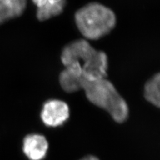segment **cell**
Instances as JSON below:
<instances>
[{
  "label": "cell",
  "mask_w": 160,
  "mask_h": 160,
  "mask_svg": "<svg viewBox=\"0 0 160 160\" xmlns=\"http://www.w3.org/2000/svg\"><path fill=\"white\" fill-rule=\"evenodd\" d=\"M61 59L65 69L79 80H96L107 77L106 53L94 49L86 39L76 40L65 46Z\"/></svg>",
  "instance_id": "6da1fadb"
},
{
  "label": "cell",
  "mask_w": 160,
  "mask_h": 160,
  "mask_svg": "<svg viewBox=\"0 0 160 160\" xmlns=\"http://www.w3.org/2000/svg\"><path fill=\"white\" fill-rule=\"evenodd\" d=\"M79 86L90 102L106 110L115 121L118 123L126 121L129 113L128 104L108 79H82L79 81Z\"/></svg>",
  "instance_id": "7a4b0ae2"
},
{
  "label": "cell",
  "mask_w": 160,
  "mask_h": 160,
  "mask_svg": "<svg viewBox=\"0 0 160 160\" xmlns=\"http://www.w3.org/2000/svg\"><path fill=\"white\" fill-rule=\"evenodd\" d=\"M79 31L88 39L96 40L109 33L116 23V15L111 9L93 2L79 9L75 15Z\"/></svg>",
  "instance_id": "3957f363"
},
{
  "label": "cell",
  "mask_w": 160,
  "mask_h": 160,
  "mask_svg": "<svg viewBox=\"0 0 160 160\" xmlns=\"http://www.w3.org/2000/svg\"><path fill=\"white\" fill-rule=\"evenodd\" d=\"M69 116L68 104L61 100H49L43 105L41 118L44 124L49 127L61 126Z\"/></svg>",
  "instance_id": "277c9868"
},
{
  "label": "cell",
  "mask_w": 160,
  "mask_h": 160,
  "mask_svg": "<svg viewBox=\"0 0 160 160\" xmlns=\"http://www.w3.org/2000/svg\"><path fill=\"white\" fill-rule=\"evenodd\" d=\"M48 149L47 139L41 135H28L23 139V151L30 160H42L46 157Z\"/></svg>",
  "instance_id": "5b68a950"
},
{
  "label": "cell",
  "mask_w": 160,
  "mask_h": 160,
  "mask_svg": "<svg viewBox=\"0 0 160 160\" xmlns=\"http://www.w3.org/2000/svg\"><path fill=\"white\" fill-rule=\"evenodd\" d=\"M37 7V18L40 21H46L59 16L66 6V0H32Z\"/></svg>",
  "instance_id": "8992f818"
},
{
  "label": "cell",
  "mask_w": 160,
  "mask_h": 160,
  "mask_svg": "<svg viewBox=\"0 0 160 160\" xmlns=\"http://www.w3.org/2000/svg\"><path fill=\"white\" fill-rule=\"evenodd\" d=\"M144 96L149 103L159 108L160 106V75L157 73L146 82Z\"/></svg>",
  "instance_id": "52a82bcc"
},
{
  "label": "cell",
  "mask_w": 160,
  "mask_h": 160,
  "mask_svg": "<svg viewBox=\"0 0 160 160\" xmlns=\"http://www.w3.org/2000/svg\"><path fill=\"white\" fill-rule=\"evenodd\" d=\"M13 18L22 16L26 8L28 0H6Z\"/></svg>",
  "instance_id": "ba28073f"
},
{
  "label": "cell",
  "mask_w": 160,
  "mask_h": 160,
  "mask_svg": "<svg viewBox=\"0 0 160 160\" xmlns=\"http://www.w3.org/2000/svg\"><path fill=\"white\" fill-rule=\"evenodd\" d=\"M13 19L6 0H0V25Z\"/></svg>",
  "instance_id": "9c48e42d"
},
{
  "label": "cell",
  "mask_w": 160,
  "mask_h": 160,
  "mask_svg": "<svg viewBox=\"0 0 160 160\" xmlns=\"http://www.w3.org/2000/svg\"><path fill=\"white\" fill-rule=\"evenodd\" d=\"M79 160H99L98 158L95 157L93 156H88L86 157H84L82 159Z\"/></svg>",
  "instance_id": "30bf717a"
}]
</instances>
